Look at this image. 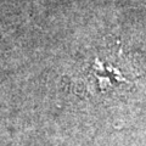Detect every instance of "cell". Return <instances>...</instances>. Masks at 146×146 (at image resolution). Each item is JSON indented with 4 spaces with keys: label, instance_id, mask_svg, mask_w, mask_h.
<instances>
[]
</instances>
